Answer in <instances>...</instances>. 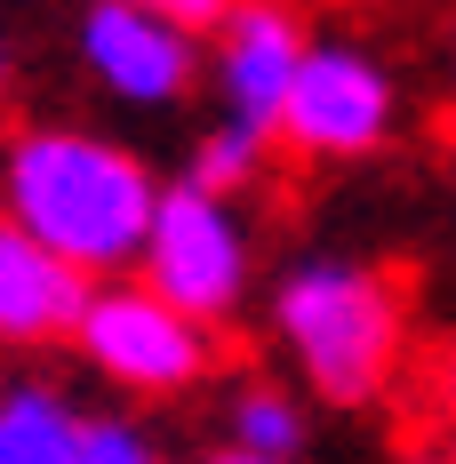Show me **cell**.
I'll return each mask as SVG.
<instances>
[{
    "label": "cell",
    "mask_w": 456,
    "mask_h": 464,
    "mask_svg": "<svg viewBox=\"0 0 456 464\" xmlns=\"http://www.w3.org/2000/svg\"><path fill=\"white\" fill-rule=\"evenodd\" d=\"M152 200L160 177L96 129L33 121L0 144V225L81 280H121L137 265Z\"/></svg>",
    "instance_id": "obj_1"
},
{
    "label": "cell",
    "mask_w": 456,
    "mask_h": 464,
    "mask_svg": "<svg viewBox=\"0 0 456 464\" xmlns=\"http://www.w3.org/2000/svg\"><path fill=\"white\" fill-rule=\"evenodd\" d=\"M273 336L328 409H368L409 344L401 280L361 256H296L273 280Z\"/></svg>",
    "instance_id": "obj_2"
},
{
    "label": "cell",
    "mask_w": 456,
    "mask_h": 464,
    "mask_svg": "<svg viewBox=\"0 0 456 464\" xmlns=\"http://www.w3.org/2000/svg\"><path fill=\"white\" fill-rule=\"evenodd\" d=\"M129 280L152 288L169 313L217 328V321H232V313L248 304V288H257V232H248V217H240L232 200L160 185Z\"/></svg>",
    "instance_id": "obj_3"
},
{
    "label": "cell",
    "mask_w": 456,
    "mask_h": 464,
    "mask_svg": "<svg viewBox=\"0 0 456 464\" xmlns=\"http://www.w3.org/2000/svg\"><path fill=\"white\" fill-rule=\"evenodd\" d=\"M73 344H81V361H89L104 384H121V392H144V401H177L192 384H209L217 369V328L184 321L169 313L152 288L137 280H89V296H81V321H73Z\"/></svg>",
    "instance_id": "obj_4"
},
{
    "label": "cell",
    "mask_w": 456,
    "mask_h": 464,
    "mask_svg": "<svg viewBox=\"0 0 456 464\" xmlns=\"http://www.w3.org/2000/svg\"><path fill=\"white\" fill-rule=\"evenodd\" d=\"M393 129H401V89H393V72H384L361 41L313 33L296 81L280 96L273 144L305 152V160H361L376 144H393Z\"/></svg>",
    "instance_id": "obj_5"
},
{
    "label": "cell",
    "mask_w": 456,
    "mask_h": 464,
    "mask_svg": "<svg viewBox=\"0 0 456 464\" xmlns=\"http://www.w3.org/2000/svg\"><path fill=\"white\" fill-rule=\"evenodd\" d=\"M73 41H81L89 81L112 104H129V112H169L200 81V41L160 24V16H144L137 0H89Z\"/></svg>",
    "instance_id": "obj_6"
},
{
    "label": "cell",
    "mask_w": 456,
    "mask_h": 464,
    "mask_svg": "<svg viewBox=\"0 0 456 464\" xmlns=\"http://www.w3.org/2000/svg\"><path fill=\"white\" fill-rule=\"evenodd\" d=\"M305 41H313V24L288 0H232L209 24V81L225 96V121L273 137L280 96H288L296 64H305Z\"/></svg>",
    "instance_id": "obj_7"
},
{
    "label": "cell",
    "mask_w": 456,
    "mask_h": 464,
    "mask_svg": "<svg viewBox=\"0 0 456 464\" xmlns=\"http://www.w3.org/2000/svg\"><path fill=\"white\" fill-rule=\"evenodd\" d=\"M81 296H89L81 273H64V265L41 256L24 232L0 225V344H8V353L64 344L73 321H81Z\"/></svg>",
    "instance_id": "obj_8"
},
{
    "label": "cell",
    "mask_w": 456,
    "mask_h": 464,
    "mask_svg": "<svg viewBox=\"0 0 456 464\" xmlns=\"http://www.w3.org/2000/svg\"><path fill=\"white\" fill-rule=\"evenodd\" d=\"M81 417L56 376H0V464H73Z\"/></svg>",
    "instance_id": "obj_9"
},
{
    "label": "cell",
    "mask_w": 456,
    "mask_h": 464,
    "mask_svg": "<svg viewBox=\"0 0 456 464\" xmlns=\"http://www.w3.org/2000/svg\"><path fill=\"white\" fill-rule=\"evenodd\" d=\"M265 169H273V137L240 129V121H217V129H200L192 160H184V192H209V200L240 208V192L265 185Z\"/></svg>",
    "instance_id": "obj_10"
},
{
    "label": "cell",
    "mask_w": 456,
    "mask_h": 464,
    "mask_svg": "<svg viewBox=\"0 0 456 464\" xmlns=\"http://www.w3.org/2000/svg\"><path fill=\"white\" fill-rule=\"evenodd\" d=\"M305 432H313V417H305V401L288 384H240L232 409H225V449H240V457L296 464Z\"/></svg>",
    "instance_id": "obj_11"
},
{
    "label": "cell",
    "mask_w": 456,
    "mask_h": 464,
    "mask_svg": "<svg viewBox=\"0 0 456 464\" xmlns=\"http://www.w3.org/2000/svg\"><path fill=\"white\" fill-rule=\"evenodd\" d=\"M73 464H169V449L144 432L137 417H81V440H73Z\"/></svg>",
    "instance_id": "obj_12"
},
{
    "label": "cell",
    "mask_w": 456,
    "mask_h": 464,
    "mask_svg": "<svg viewBox=\"0 0 456 464\" xmlns=\"http://www.w3.org/2000/svg\"><path fill=\"white\" fill-rule=\"evenodd\" d=\"M144 16H160V24H177V33H192V41H200V33H209V24H217V16H225L232 0H137Z\"/></svg>",
    "instance_id": "obj_13"
},
{
    "label": "cell",
    "mask_w": 456,
    "mask_h": 464,
    "mask_svg": "<svg viewBox=\"0 0 456 464\" xmlns=\"http://www.w3.org/2000/svg\"><path fill=\"white\" fill-rule=\"evenodd\" d=\"M200 464H273V457H240V449H209Z\"/></svg>",
    "instance_id": "obj_14"
},
{
    "label": "cell",
    "mask_w": 456,
    "mask_h": 464,
    "mask_svg": "<svg viewBox=\"0 0 456 464\" xmlns=\"http://www.w3.org/2000/svg\"><path fill=\"white\" fill-rule=\"evenodd\" d=\"M0 96H8V41H0Z\"/></svg>",
    "instance_id": "obj_15"
},
{
    "label": "cell",
    "mask_w": 456,
    "mask_h": 464,
    "mask_svg": "<svg viewBox=\"0 0 456 464\" xmlns=\"http://www.w3.org/2000/svg\"><path fill=\"white\" fill-rule=\"evenodd\" d=\"M449 401H456V353H449Z\"/></svg>",
    "instance_id": "obj_16"
}]
</instances>
